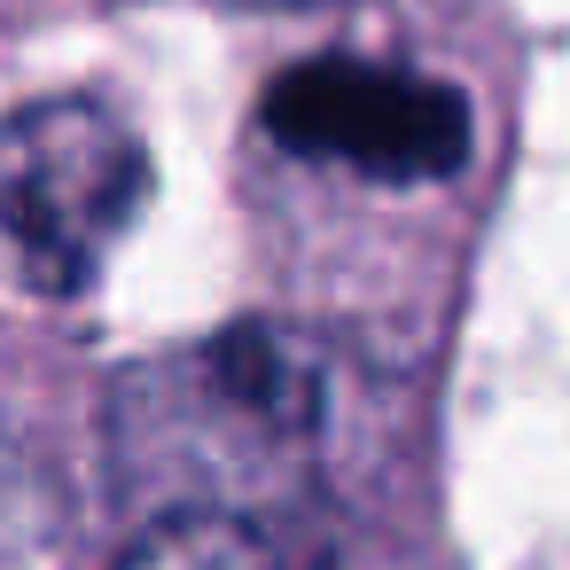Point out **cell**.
Segmentation results:
<instances>
[{
    "instance_id": "1",
    "label": "cell",
    "mask_w": 570,
    "mask_h": 570,
    "mask_svg": "<svg viewBox=\"0 0 570 570\" xmlns=\"http://www.w3.org/2000/svg\"><path fill=\"white\" fill-rule=\"evenodd\" d=\"M149 204L141 134L87 95L0 118V282L24 297H87Z\"/></svg>"
},
{
    "instance_id": "2",
    "label": "cell",
    "mask_w": 570,
    "mask_h": 570,
    "mask_svg": "<svg viewBox=\"0 0 570 570\" xmlns=\"http://www.w3.org/2000/svg\"><path fill=\"white\" fill-rule=\"evenodd\" d=\"M134 391L149 399V445H165L180 476L204 484L188 508H227V515L235 500H266V484L289 461H305L328 422L321 352L258 321L165 360Z\"/></svg>"
},
{
    "instance_id": "3",
    "label": "cell",
    "mask_w": 570,
    "mask_h": 570,
    "mask_svg": "<svg viewBox=\"0 0 570 570\" xmlns=\"http://www.w3.org/2000/svg\"><path fill=\"white\" fill-rule=\"evenodd\" d=\"M266 126L282 149L344 165L360 180H445L469 157V102L438 79L383 71V63H297L266 95Z\"/></svg>"
},
{
    "instance_id": "4",
    "label": "cell",
    "mask_w": 570,
    "mask_h": 570,
    "mask_svg": "<svg viewBox=\"0 0 570 570\" xmlns=\"http://www.w3.org/2000/svg\"><path fill=\"white\" fill-rule=\"evenodd\" d=\"M118 570H282L274 547L250 531V515H227V508H173L157 515Z\"/></svg>"
},
{
    "instance_id": "5",
    "label": "cell",
    "mask_w": 570,
    "mask_h": 570,
    "mask_svg": "<svg viewBox=\"0 0 570 570\" xmlns=\"http://www.w3.org/2000/svg\"><path fill=\"white\" fill-rule=\"evenodd\" d=\"M258 9H289V0H258Z\"/></svg>"
}]
</instances>
